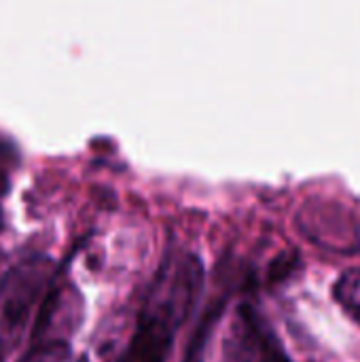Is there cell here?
Instances as JSON below:
<instances>
[{"mask_svg": "<svg viewBox=\"0 0 360 362\" xmlns=\"http://www.w3.org/2000/svg\"><path fill=\"white\" fill-rule=\"evenodd\" d=\"M204 288V265L191 255H174L155 276L138 312L136 329L119 362H166L178 331L189 320Z\"/></svg>", "mask_w": 360, "mask_h": 362, "instance_id": "6da1fadb", "label": "cell"}, {"mask_svg": "<svg viewBox=\"0 0 360 362\" xmlns=\"http://www.w3.org/2000/svg\"><path fill=\"white\" fill-rule=\"evenodd\" d=\"M51 265L25 257L0 276V339L17 337L49 288Z\"/></svg>", "mask_w": 360, "mask_h": 362, "instance_id": "7a4b0ae2", "label": "cell"}, {"mask_svg": "<svg viewBox=\"0 0 360 362\" xmlns=\"http://www.w3.org/2000/svg\"><path fill=\"white\" fill-rule=\"evenodd\" d=\"M225 362H293L278 333L263 312L244 301L240 303L225 331L223 339Z\"/></svg>", "mask_w": 360, "mask_h": 362, "instance_id": "3957f363", "label": "cell"}, {"mask_svg": "<svg viewBox=\"0 0 360 362\" xmlns=\"http://www.w3.org/2000/svg\"><path fill=\"white\" fill-rule=\"evenodd\" d=\"M301 233L325 250L360 255V216L333 202H310L297 214Z\"/></svg>", "mask_w": 360, "mask_h": 362, "instance_id": "277c9868", "label": "cell"}, {"mask_svg": "<svg viewBox=\"0 0 360 362\" xmlns=\"http://www.w3.org/2000/svg\"><path fill=\"white\" fill-rule=\"evenodd\" d=\"M333 297L342 305V310L360 327V267L346 269L335 286H333Z\"/></svg>", "mask_w": 360, "mask_h": 362, "instance_id": "5b68a950", "label": "cell"}, {"mask_svg": "<svg viewBox=\"0 0 360 362\" xmlns=\"http://www.w3.org/2000/svg\"><path fill=\"white\" fill-rule=\"evenodd\" d=\"M19 362H72L66 339H38Z\"/></svg>", "mask_w": 360, "mask_h": 362, "instance_id": "8992f818", "label": "cell"}, {"mask_svg": "<svg viewBox=\"0 0 360 362\" xmlns=\"http://www.w3.org/2000/svg\"><path fill=\"white\" fill-rule=\"evenodd\" d=\"M8 146H0V197L4 195L6 191V182H8V174H6V168H8Z\"/></svg>", "mask_w": 360, "mask_h": 362, "instance_id": "52a82bcc", "label": "cell"}, {"mask_svg": "<svg viewBox=\"0 0 360 362\" xmlns=\"http://www.w3.org/2000/svg\"><path fill=\"white\" fill-rule=\"evenodd\" d=\"M0 362H4V354H2V348H0Z\"/></svg>", "mask_w": 360, "mask_h": 362, "instance_id": "ba28073f", "label": "cell"}]
</instances>
